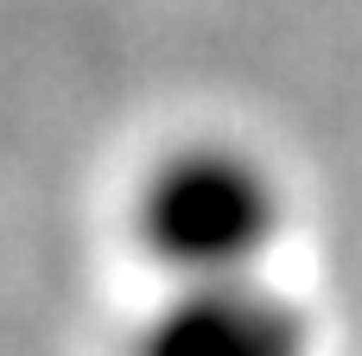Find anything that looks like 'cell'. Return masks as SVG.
I'll list each match as a JSON object with an SVG mask.
<instances>
[{
	"label": "cell",
	"mask_w": 362,
	"mask_h": 356,
	"mask_svg": "<svg viewBox=\"0 0 362 356\" xmlns=\"http://www.w3.org/2000/svg\"><path fill=\"white\" fill-rule=\"evenodd\" d=\"M280 229L286 191L274 166L235 140H185L159 153L127 197V236L172 280L261 274Z\"/></svg>",
	"instance_id": "6da1fadb"
},
{
	"label": "cell",
	"mask_w": 362,
	"mask_h": 356,
	"mask_svg": "<svg viewBox=\"0 0 362 356\" xmlns=\"http://www.w3.org/2000/svg\"><path fill=\"white\" fill-rule=\"evenodd\" d=\"M127 356H312V318L261 274L178 280L172 299L140 318Z\"/></svg>",
	"instance_id": "7a4b0ae2"
}]
</instances>
